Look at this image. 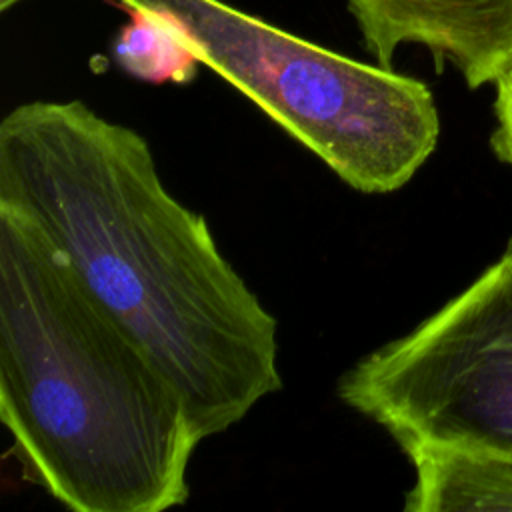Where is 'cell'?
I'll use <instances>...</instances> for the list:
<instances>
[{
	"mask_svg": "<svg viewBox=\"0 0 512 512\" xmlns=\"http://www.w3.org/2000/svg\"><path fill=\"white\" fill-rule=\"evenodd\" d=\"M414 466L408 512L512 510V454L464 446H410Z\"/></svg>",
	"mask_w": 512,
	"mask_h": 512,
	"instance_id": "cell-6",
	"label": "cell"
},
{
	"mask_svg": "<svg viewBox=\"0 0 512 512\" xmlns=\"http://www.w3.org/2000/svg\"><path fill=\"white\" fill-rule=\"evenodd\" d=\"M364 48L392 68L404 44L424 46L440 72L458 68L468 88L512 66V0H346Z\"/></svg>",
	"mask_w": 512,
	"mask_h": 512,
	"instance_id": "cell-5",
	"label": "cell"
},
{
	"mask_svg": "<svg viewBox=\"0 0 512 512\" xmlns=\"http://www.w3.org/2000/svg\"><path fill=\"white\" fill-rule=\"evenodd\" d=\"M0 418L24 468L76 512L188 498L186 398L22 214L0 206Z\"/></svg>",
	"mask_w": 512,
	"mask_h": 512,
	"instance_id": "cell-2",
	"label": "cell"
},
{
	"mask_svg": "<svg viewBox=\"0 0 512 512\" xmlns=\"http://www.w3.org/2000/svg\"><path fill=\"white\" fill-rule=\"evenodd\" d=\"M0 206L28 218L82 286L186 398L200 438L282 386L278 330L164 186L150 144L80 100H34L0 122Z\"/></svg>",
	"mask_w": 512,
	"mask_h": 512,
	"instance_id": "cell-1",
	"label": "cell"
},
{
	"mask_svg": "<svg viewBox=\"0 0 512 512\" xmlns=\"http://www.w3.org/2000/svg\"><path fill=\"white\" fill-rule=\"evenodd\" d=\"M494 116L496 128L490 136L494 154L512 166V66L506 68L494 82Z\"/></svg>",
	"mask_w": 512,
	"mask_h": 512,
	"instance_id": "cell-8",
	"label": "cell"
},
{
	"mask_svg": "<svg viewBox=\"0 0 512 512\" xmlns=\"http://www.w3.org/2000/svg\"><path fill=\"white\" fill-rule=\"evenodd\" d=\"M20 2H24V0H0V12H8L10 8L18 6Z\"/></svg>",
	"mask_w": 512,
	"mask_h": 512,
	"instance_id": "cell-9",
	"label": "cell"
},
{
	"mask_svg": "<svg viewBox=\"0 0 512 512\" xmlns=\"http://www.w3.org/2000/svg\"><path fill=\"white\" fill-rule=\"evenodd\" d=\"M338 396L400 450L512 454V236L468 288L356 362L340 378Z\"/></svg>",
	"mask_w": 512,
	"mask_h": 512,
	"instance_id": "cell-4",
	"label": "cell"
},
{
	"mask_svg": "<svg viewBox=\"0 0 512 512\" xmlns=\"http://www.w3.org/2000/svg\"><path fill=\"white\" fill-rule=\"evenodd\" d=\"M164 20L282 130L364 194L402 188L430 158L440 118L430 88L328 50L224 0H118Z\"/></svg>",
	"mask_w": 512,
	"mask_h": 512,
	"instance_id": "cell-3",
	"label": "cell"
},
{
	"mask_svg": "<svg viewBox=\"0 0 512 512\" xmlns=\"http://www.w3.org/2000/svg\"><path fill=\"white\" fill-rule=\"evenodd\" d=\"M508 68H510V66H508Z\"/></svg>",
	"mask_w": 512,
	"mask_h": 512,
	"instance_id": "cell-10",
	"label": "cell"
},
{
	"mask_svg": "<svg viewBox=\"0 0 512 512\" xmlns=\"http://www.w3.org/2000/svg\"><path fill=\"white\" fill-rule=\"evenodd\" d=\"M112 54L126 74L154 84H186L200 66L164 20L140 10H130V20L116 32Z\"/></svg>",
	"mask_w": 512,
	"mask_h": 512,
	"instance_id": "cell-7",
	"label": "cell"
}]
</instances>
